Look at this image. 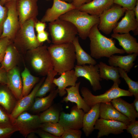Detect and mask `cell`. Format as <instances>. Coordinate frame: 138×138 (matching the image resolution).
<instances>
[{"instance_id":"obj_23","label":"cell","mask_w":138,"mask_h":138,"mask_svg":"<svg viewBox=\"0 0 138 138\" xmlns=\"http://www.w3.org/2000/svg\"><path fill=\"white\" fill-rule=\"evenodd\" d=\"M138 53H134L125 56L112 55L109 57L108 62L110 66L120 68L129 72L134 64V63Z\"/></svg>"},{"instance_id":"obj_20","label":"cell","mask_w":138,"mask_h":138,"mask_svg":"<svg viewBox=\"0 0 138 138\" xmlns=\"http://www.w3.org/2000/svg\"><path fill=\"white\" fill-rule=\"evenodd\" d=\"M99 118L121 122L127 125L131 123L129 119L116 109L111 102L100 103Z\"/></svg>"},{"instance_id":"obj_28","label":"cell","mask_w":138,"mask_h":138,"mask_svg":"<svg viewBox=\"0 0 138 138\" xmlns=\"http://www.w3.org/2000/svg\"><path fill=\"white\" fill-rule=\"evenodd\" d=\"M58 93L57 88L55 89L50 92L48 95L45 97H36L31 107V110L38 113L46 110L52 105L54 99Z\"/></svg>"},{"instance_id":"obj_36","label":"cell","mask_w":138,"mask_h":138,"mask_svg":"<svg viewBox=\"0 0 138 138\" xmlns=\"http://www.w3.org/2000/svg\"><path fill=\"white\" fill-rule=\"evenodd\" d=\"M118 71L120 77L123 78L127 84L129 91L135 97H138V82L131 79L128 76L127 73L123 70L118 67Z\"/></svg>"},{"instance_id":"obj_4","label":"cell","mask_w":138,"mask_h":138,"mask_svg":"<svg viewBox=\"0 0 138 138\" xmlns=\"http://www.w3.org/2000/svg\"><path fill=\"white\" fill-rule=\"evenodd\" d=\"M37 20V18L31 19L20 26L13 40L19 52L28 51L43 45L38 41L35 33V24Z\"/></svg>"},{"instance_id":"obj_39","label":"cell","mask_w":138,"mask_h":138,"mask_svg":"<svg viewBox=\"0 0 138 138\" xmlns=\"http://www.w3.org/2000/svg\"><path fill=\"white\" fill-rule=\"evenodd\" d=\"M82 135L80 130L67 129L64 130L60 138H80Z\"/></svg>"},{"instance_id":"obj_26","label":"cell","mask_w":138,"mask_h":138,"mask_svg":"<svg viewBox=\"0 0 138 138\" xmlns=\"http://www.w3.org/2000/svg\"><path fill=\"white\" fill-rule=\"evenodd\" d=\"M111 102L116 109L127 117L131 122L135 121L138 117V112L136 110L133 103H130L120 97L113 99Z\"/></svg>"},{"instance_id":"obj_7","label":"cell","mask_w":138,"mask_h":138,"mask_svg":"<svg viewBox=\"0 0 138 138\" xmlns=\"http://www.w3.org/2000/svg\"><path fill=\"white\" fill-rule=\"evenodd\" d=\"M28 52L30 55L32 68L40 75H47L50 70L53 69L51 57L46 45H42Z\"/></svg>"},{"instance_id":"obj_19","label":"cell","mask_w":138,"mask_h":138,"mask_svg":"<svg viewBox=\"0 0 138 138\" xmlns=\"http://www.w3.org/2000/svg\"><path fill=\"white\" fill-rule=\"evenodd\" d=\"M60 75L59 77L54 78L53 83L57 87L58 94L62 97L66 94L65 89L67 87L75 85L78 77L73 69L65 72Z\"/></svg>"},{"instance_id":"obj_31","label":"cell","mask_w":138,"mask_h":138,"mask_svg":"<svg viewBox=\"0 0 138 138\" xmlns=\"http://www.w3.org/2000/svg\"><path fill=\"white\" fill-rule=\"evenodd\" d=\"M75 48L76 60L77 65H82L87 64L95 65L96 61L86 52L80 46L78 37L76 36L72 42Z\"/></svg>"},{"instance_id":"obj_34","label":"cell","mask_w":138,"mask_h":138,"mask_svg":"<svg viewBox=\"0 0 138 138\" xmlns=\"http://www.w3.org/2000/svg\"><path fill=\"white\" fill-rule=\"evenodd\" d=\"M61 111V109L57 105H52L39 115L41 123L58 122Z\"/></svg>"},{"instance_id":"obj_22","label":"cell","mask_w":138,"mask_h":138,"mask_svg":"<svg viewBox=\"0 0 138 138\" xmlns=\"http://www.w3.org/2000/svg\"><path fill=\"white\" fill-rule=\"evenodd\" d=\"M113 4V0H93L78 9L91 15L99 16Z\"/></svg>"},{"instance_id":"obj_37","label":"cell","mask_w":138,"mask_h":138,"mask_svg":"<svg viewBox=\"0 0 138 138\" xmlns=\"http://www.w3.org/2000/svg\"><path fill=\"white\" fill-rule=\"evenodd\" d=\"M13 126L9 114L0 106V127Z\"/></svg>"},{"instance_id":"obj_44","label":"cell","mask_w":138,"mask_h":138,"mask_svg":"<svg viewBox=\"0 0 138 138\" xmlns=\"http://www.w3.org/2000/svg\"><path fill=\"white\" fill-rule=\"evenodd\" d=\"M49 33L47 31H44L37 33V38L38 41L40 43H43V42L47 41L48 43L51 41L49 38Z\"/></svg>"},{"instance_id":"obj_1","label":"cell","mask_w":138,"mask_h":138,"mask_svg":"<svg viewBox=\"0 0 138 138\" xmlns=\"http://www.w3.org/2000/svg\"><path fill=\"white\" fill-rule=\"evenodd\" d=\"M98 25L90 29L88 37L90 39V55L96 59L109 57L115 54H123L125 52L123 49L117 48L116 41L112 37L108 38L102 35L98 28Z\"/></svg>"},{"instance_id":"obj_10","label":"cell","mask_w":138,"mask_h":138,"mask_svg":"<svg viewBox=\"0 0 138 138\" xmlns=\"http://www.w3.org/2000/svg\"><path fill=\"white\" fill-rule=\"evenodd\" d=\"M16 1L6 2L4 4V6L8 9V14L4 24L3 31L0 39L6 37L13 41L20 27L16 8Z\"/></svg>"},{"instance_id":"obj_42","label":"cell","mask_w":138,"mask_h":138,"mask_svg":"<svg viewBox=\"0 0 138 138\" xmlns=\"http://www.w3.org/2000/svg\"><path fill=\"white\" fill-rule=\"evenodd\" d=\"M18 131L13 126L8 127H0V138H8L10 137L15 132Z\"/></svg>"},{"instance_id":"obj_13","label":"cell","mask_w":138,"mask_h":138,"mask_svg":"<svg viewBox=\"0 0 138 138\" xmlns=\"http://www.w3.org/2000/svg\"><path fill=\"white\" fill-rule=\"evenodd\" d=\"M127 126V124L121 122L100 118L96 121L94 129L99 130L97 137L99 138L110 134H120L124 132Z\"/></svg>"},{"instance_id":"obj_3","label":"cell","mask_w":138,"mask_h":138,"mask_svg":"<svg viewBox=\"0 0 138 138\" xmlns=\"http://www.w3.org/2000/svg\"><path fill=\"white\" fill-rule=\"evenodd\" d=\"M60 19L70 22L76 28L79 37L85 40L94 25L99 23V17L89 15L78 8L71 10L61 16Z\"/></svg>"},{"instance_id":"obj_9","label":"cell","mask_w":138,"mask_h":138,"mask_svg":"<svg viewBox=\"0 0 138 138\" xmlns=\"http://www.w3.org/2000/svg\"><path fill=\"white\" fill-rule=\"evenodd\" d=\"M12 121L13 126L25 138L30 133H35L42 123L39 115L32 114L26 111L12 120Z\"/></svg>"},{"instance_id":"obj_55","label":"cell","mask_w":138,"mask_h":138,"mask_svg":"<svg viewBox=\"0 0 138 138\" xmlns=\"http://www.w3.org/2000/svg\"><path fill=\"white\" fill-rule=\"evenodd\" d=\"M47 1H48V0H46Z\"/></svg>"},{"instance_id":"obj_53","label":"cell","mask_w":138,"mask_h":138,"mask_svg":"<svg viewBox=\"0 0 138 138\" xmlns=\"http://www.w3.org/2000/svg\"><path fill=\"white\" fill-rule=\"evenodd\" d=\"M61 1H64L65 2H66L69 3H71L73 0H61Z\"/></svg>"},{"instance_id":"obj_8","label":"cell","mask_w":138,"mask_h":138,"mask_svg":"<svg viewBox=\"0 0 138 138\" xmlns=\"http://www.w3.org/2000/svg\"><path fill=\"white\" fill-rule=\"evenodd\" d=\"M126 10L120 5L113 4L99 16V23L97 26L99 30L106 34H109L116 27L118 21Z\"/></svg>"},{"instance_id":"obj_2","label":"cell","mask_w":138,"mask_h":138,"mask_svg":"<svg viewBox=\"0 0 138 138\" xmlns=\"http://www.w3.org/2000/svg\"><path fill=\"white\" fill-rule=\"evenodd\" d=\"M53 69L59 75L73 69L76 60L75 48L72 42L50 45L48 47Z\"/></svg>"},{"instance_id":"obj_47","label":"cell","mask_w":138,"mask_h":138,"mask_svg":"<svg viewBox=\"0 0 138 138\" xmlns=\"http://www.w3.org/2000/svg\"><path fill=\"white\" fill-rule=\"evenodd\" d=\"M46 26L45 22L38 20L35 23L34 28L37 33H38L44 31Z\"/></svg>"},{"instance_id":"obj_21","label":"cell","mask_w":138,"mask_h":138,"mask_svg":"<svg viewBox=\"0 0 138 138\" xmlns=\"http://www.w3.org/2000/svg\"><path fill=\"white\" fill-rule=\"evenodd\" d=\"M80 82L76 83L74 86L65 89L67 95L63 98L62 101L67 103L70 101L75 103L78 108L82 109L85 113L87 112L90 109L81 97L79 93V88Z\"/></svg>"},{"instance_id":"obj_15","label":"cell","mask_w":138,"mask_h":138,"mask_svg":"<svg viewBox=\"0 0 138 138\" xmlns=\"http://www.w3.org/2000/svg\"><path fill=\"white\" fill-rule=\"evenodd\" d=\"M75 8H76L72 3L61 0H53L52 7L47 9L41 21L45 23L53 22L68 11Z\"/></svg>"},{"instance_id":"obj_35","label":"cell","mask_w":138,"mask_h":138,"mask_svg":"<svg viewBox=\"0 0 138 138\" xmlns=\"http://www.w3.org/2000/svg\"><path fill=\"white\" fill-rule=\"evenodd\" d=\"M39 129L60 138L65 130L63 126L58 122L42 123Z\"/></svg>"},{"instance_id":"obj_49","label":"cell","mask_w":138,"mask_h":138,"mask_svg":"<svg viewBox=\"0 0 138 138\" xmlns=\"http://www.w3.org/2000/svg\"><path fill=\"white\" fill-rule=\"evenodd\" d=\"M133 10L134 11L136 20L138 21V0L137 1L136 5Z\"/></svg>"},{"instance_id":"obj_16","label":"cell","mask_w":138,"mask_h":138,"mask_svg":"<svg viewBox=\"0 0 138 138\" xmlns=\"http://www.w3.org/2000/svg\"><path fill=\"white\" fill-rule=\"evenodd\" d=\"M45 79L42 78L28 95L18 100L11 113L9 114L11 120L16 118L19 114L30 108L34 101L36 94Z\"/></svg>"},{"instance_id":"obj_33","label":"cell","mask_w":138,"mask_h":138,"mask_svg":"<svg viewBox=\"0 0 138 138\" xmlns=\"http://www.w3.org/2000/svg\"><path fill=\"white\" fill-rule=\"evenodd\" d=\"M57 74V73L53 69L48 72L46 78L38 90L36 97H43L48 93L55 89L56 86L53 83V80Z\"/></svg>"},{"instance_id":"obj_50","label":"cell","mask_w":138,"mask_h":138,"mask_svg":"<svg viewBox=\"0 0 138 138\" xmlns=\"http://www.w3.org/2000/svg\"><path fill=\"white\" fill-rule=\"evenodd\" d=\"M135 98L133 103L136 110L138 112V97H135Z\"/></svg>"},{"instance_id":"obj_40","label":"cell","mask_w":138,"mask_h":138,"mask_svg":"<svg viewBox=\"0 0 138 138\" xmlns=\"http://www.w3.org/2000/svg\"><path fill=\"white\" fill-rule=\"evenodd\" d=\"M12 42V40L8 37L0 39V63L3 59L7 47Z\"/></svg>"},{"instance_id":"obj_17","label":"cell","mask_w":138,"mask_h":138,"mask_svg":"<svg viewBox=\"0 0 138 138\" xmlns=\"http://www.w3.org/2000/svg\"><path fill=\"white\" fill-rule=\"evenodd\" d=\"M124 16L118 22L113 30V33H127L132 31L134 35L138 34V21L136 19L133 10H126Z\"/></svg>"},{"instance_id":"obj_51","label":"cell","mask_w":138,"mask_h":138,"mask_svg":"<svg viewBox=\"0 0 138 138\" xmlns=\"http://www.w3.org/2000/svg\"><path fill=\"white\" fill-rule=\"evenodd\" d=\"M35 133L34 132H32L30 133L28 135L27 137L30 138H36L37 136L35 135Z\"/></svg>"},{"instance_id":"obj_6","label":"cell","mask_w":138,"mask_h":138,"mask_svg":"<svg viewBox=\"0 0 138 138\" xmlns=\"http://www.w3.org/2000/svg\"><path fill=\"white\" fill-rule=\"evenodd\" d=\"M119 84L114 83L111 87L103 94L99 95H93L87 87H82L80 90L83 99L90 107L98 103L111 102L113 99L122 96H132L128 90L122 89Z\"/></svg>"},{"instance_id":"obj_41","label":"cell","mask_w":138,"mask_h":138,"mask_svg":"<svg viewBox=\"0 0 138 138\" xmlns=\"http://www.w3.org/2000/svg\"><path fill=\"white\" fill-rule=\"evenodd\" d=\"M132 138H138V121L136 120L127 125L126 129Z\"/></svg>"},{"instance_id":"obj_45","label":"cell","mask_w":138,"mask_h":138,"mask_svg":"<svg viewBox=\"0 0 138 138\" xmlns=\"http://www.w3.org/2000/svg\"><path fill=\"white\" fill-rule=\"evenodd\" d=\"M35 133H37L41 138H60L40 129H38Z\"/></svg>"},{"instance_id":"obj_43","label":"cell","mask_w":138,"mask_h":138,"mask_svg":"<svg viewBox=\"0 0 138 138\" xmlns=\"http://www.w3.org/2000/svg\"><path fill=\"white\" fill-rule=\"evenodd\" d=\"M8 12L7 8L2 5L0 2V37L3 32V25L7 16Z\"/></svg>"},{"instance_id":"obj_52","label":"cell","mask_w":138,"mask_h":138,"mask_svg":"<svg viewBox=\"0 0 138 138\" xmlns=\"http://www.w3.org/2000/svg\"><path fill=\"white\" fill-rule=\"evenodd\" d=\"M6 0H0V2L1 4L3 6H4Z\"/></svg>"},{"instance_id":"obj_11","label":"cell","mask_w":138,"mask_h":138,"mask_svg":"<svg viewBox=\"0 0 138 138\" xmlns=\"http://www.w3.org/2000/svg\"><path fill=\"white\" fill-rule=\"evenodd\" d=\"M74 68L77 77H83L88 80L94 91L101 89L100 82L102 79L100 77L98 64L76 65Z\"/></svg>"},{"instance_id":"obj_25","label":"cell","mask_w":138,"mask_h":138,"mask_svg":"<svg viewBox=\"0 0 138 138\" xmlns=\"http://www.w3.org/2000/svg\"><path fill=\"white\" fill-rule=\"evenodd\" d=\"M111 37L118 40L119 45L127 54L138 53V43L136 39L129 32L122 34L113 33Z\"/></svg>"},{"instance_id":"obj_18","label":"cell","mask_w":138,"mask_h":138,"mask_svg":"<svg viewBox=\"0 0 138 138\" xmlns=\"http://www.w3.org/2000/svg\"><path fill=\"white\" fill-rule=\"evenodd\" d=\"M7 87L16 99L21 98L22 82L20 71L16 66L7 71Z\"/></svg>"},{"instance_id":"obj_32","label":"cell","mask_w":138,"mask_h":138,"mask_svg":"<svg viewBox=\"0 0 138 138\" xmlns=\"http://www.w3.org/2000/svg\"><path fill=\"white\" fill-rule=\"evenodd\" d=\"M21 76L23 86L22 98L30 93L34 86L39 82V78L32 75L26 67L21 73Z\"/></svg>"},{"instance_id":"obj_38","label":"cell","mask_w":138,"mask_h":138,"mask_svg":"<svg viewBox=\"0 0 138 138\" xmlns=\"http://www.w3.org/2000/svg\"><path fill=\"white\" fill-rule=\"evenodd\" d=\"M138 0H113V4L125 8L127 10H133Z\"/></svg>"},{"instance_id":"obj_54","label":"cell","mask_w":138,"mask_h":138,"mask_svg":"<svg viewBox=\"0 0 138 138\" xmlns=\"http://www.w3.org/2000/svg\"><path fill=\"white\" fill-rule=\"evenodd\" d=\"M16 0H6V2H8V1H16Z\"/></svg>"},{"instance_id":"obj_48","label":"cell","mask_w":138,"mask_h":138,"mask_svg":"<svg viewBox=\"0 0 138 138\" xmlns=\"http://www.w3.org/2000/svg\"><path fill=\"white\" fill-rule=\"evenodd\" d=\"M91 0H73L72 3L76 8H78L83 5L88 3Z\"/></svg>"},{"instance_id":"obj_46","label":"cell","mask_w":138,"mask_h":138,"mask_svg":"<svg viewBox=\"0 0 138 138\" xmlns=\"http://www.w3.org/2000/svg\"><path fill=\"white\" fill-rule=\"evenodd\" d=\"M7 72L0 67V84L7 85Z\"/></svg>"},{"instance_id":"obj_24","label":"cell","mask_w":138,"mask_h":138,"mask_svg":"<svg viewBox=\"0 0 138 138\" xmlns=\"http://www.w3.org/2000/svg\"><path fill=\"white\" fill-rule=\"evenodd\" d=\"M100 103H97L92 106L84 115L82 129L86 136H89L94 130L95 122L99 118Z\"/></svg>"},{"instance_id":"obj_14","label":"cell","mask_w":138,"mask_h":138,"mask_svg":"<svg viewBox=\"0 0 138 138\" xmlns=\"http://www.w3.org/2000/svg\"><path fill=\"white\" fill-rule=\"evenodd\" d=\"M38 0H16V6L20 26L26 21L36 19L38 14Z\"/></svg>"},{"instance_id":"obj_29","label":"cell","mask_w":138,"mask_h":138,"mask_svg":"<svg viewBox=\"0 0 138 138\" xmlns=\"http://www.w3.org/2000/svg\"><path fill=\"white\" fill-rule=\"evenodd\" d=\"M14 96L6 85L0 86V106L10 114L16 103Z\"/></svg>"},{"instance_id":"obj_5","label":"cell","mask_w":138,"mask_h":138,"mask_svg":"<svg viewBox=\"0 0 138 138\" xmlns=\"http://www.w3.org/2000/svg\"><path fill=\"white\" fill-rule=\"evenodd\" d=\"M48 29L54 44L72 42L78 34L76 28L73 24L60 18L49 22Z\"/></svg>"},{"instance_id":"obj_30","label":"cell","mask_w":138,"mask_h":138,"mask_svg":"<svg viewBox=\"0 0 138 138\" xmlns=\"http://www.w3.org/2000/svg\"><path fill=\"white\" fill-rule=\"evenodd\" d=\"M100 77L106 80H111L119 84L121 83L118 67L109 66L102 62L98 64Z\"/></svg>"},{"instance_id":"obj_27","label":"cell","mask_w":138,"mask_h":138,"mask_svg":"<svg viewBox=\"0 0 138 138\" xmlns=\"http://www.w3.org/2000/svg\"><path fill=\"white\" fill-rule=\"evenodd\" d=\"M19 52L13 42L10 43L6 50L1 68L6 71L16 66L19 59Z\"/></svg>"},{"instance_id":"obj_12","label":"cell","mask_w":138,"mask_h":138,"mask_svg":"<svg viewBox=\"0 0 138 138\" xmlns=\"http://www.w3.org/2000/svg\"><path fill=\"white\" fill-rule=\"evenodd\" d=\"M85 112L76 105L71 109L70 113L61 112L59 122L64 130L67 129L80 130L83 127V120Z\"/></svg>"}]
</instances>
